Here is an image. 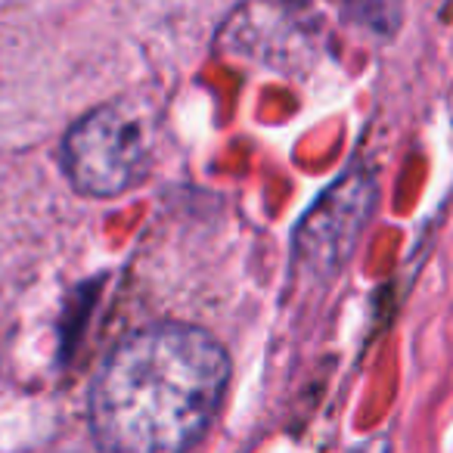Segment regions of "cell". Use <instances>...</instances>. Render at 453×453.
<instances>
[{"label":"cell","mask_w":453,"mask_h":453,"mask_svg":"<svg viewBox=\"0 0 453 453\" xmlns=\"http://www.w3.org/2000/svg\"><path fill=\"white\" fill-rule=\"evenodd\" d=\"M230 382V357L211 333L162 323L127 335L90 388V428L100 447L177 453L211 428Z\"/></svg>","instance_id":"obj_1"},{"label":"cell","mask_w":453,"mask_h":453,"mask_svg":"<svg viewBox=\"0 0 453 453\" xmlns=\"http://www.w3.org/2000/svg\"><path fill=\"white\" fill-rule=\"evenodd\" d=\"M156 125L146 106L115 100L72 125L63 143V168L72 187L90 199H112L137 187L152 168Z\"/></svg>","instance_id":"obj_2"},{"label":"cell","mask_w":453,"mask_h":453,"mask_svg":"<svg viewBox=\"0 0 453 453\" xmlns=\"http://www.w3.org/2000/svg\"><path fill=\"white\" fill-rule=\"evenodd\" d=\"M376 208L372 177L351 171L326 189L296 230V261L314 280H333L351 261Z\"/></svg>","instance_id":"obj_3"},{"label":"cell","mask_w":453,"mask_h":453,"mask_svg":"<svg viewBox=\"0 0 453 453\" xmlns=\"http://www.w3.org/2000/svg\"><path fill=\"white\" fill-rule=\"evenodd\" d=\"M292 4H298V7H304V4H311V0H292Z\"/></svg>","instance_id":"obj_4"}]
</instances>
